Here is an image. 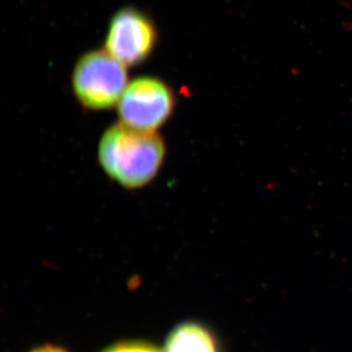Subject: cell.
<instances>
[{
  "label": "cell",
  "mask_w": 352,
  "mask_h": 352,
  "mask_svg": "<svg viewBox=\"0 0 352 352\" xmlns=\"http://www.w3.org/2000/svg\"><path fill=\"white\" fill-rule=\"evenodd\" d=\"M104 352H161L156 347L142 342H122L109 347Z\"/></svg>",
  "instance_id": "obj_6"
},
{
  "label": "cell",
  "mask_w": 352,
  "mask_h": 352,
  "mask_svg": "<svg viewBox=\"0 0 352 352\" xmlns=\"http://www.w3.org/2000/svg\"><path fill=\"white\" fill-rule=\"evenodd\" d=\"M126 67L105 50L82 55L72 74V87L78 101L94 111L117 106L129 83Z\"/></svg>",
  "instance_id": "obj_2"
},
{
  "label": "cell",
  "mask_w": 352,
  "mask_h": 352,
  "mask_svg": "<svg viewBox=\"0 0 352 352\" xmlns=\"http://www.w3.org/2000/svg\"><path fill=\"white\" fill-rule=\"evenodd\" d=\"M166 157L163 138L152 131L113 124L99 141L98 161L102 170L126 189H140L156 177Z\"/></svg>",
  "instance_id": "obj_1"
},
{
  "label": "cell",
  "mask_w": 352,
  "mask_h": 352,
  "mask_svg": "<svg viewBox=\"0 0 352 352\" xmlns=\"http://www.w3.org/2000/svg\"><path fill=\"white\" fill-rule=\"evenodd\" d=\"M164 351L219 352L212 332L196 322H185L176 326L166 338Z\"/></svg>",
  "instance_id": "obj_5"
},
{
  "label": "cell",
  "mask_w": 352,
  "mask_h": 352,
  "mask_svg": "<svg viewBox=\"0 0 352 352\" xmlns=\"http://www.w3.org/2000/svg\"><path fill=\"white\" fill-rule=\"evenodd\" d=\"M175 98L163 80L140 76L129 83L119 103L120 122L142 131L157 132L173 115Z\"/></svg>",
  "instance_id": "obj_3"
},
{
  "label": "cell",
  "mask_w": 352,
  "mask_h": 352,
  "mask_svg": "<svg viewBox=\"0 0 352 352\" xmlns=\"http://www.w3.org/2000/svg\"><path fill=\"white\" fill-rule=\"evenodd\" d=\"M31 352H67L65 351L61 347H57L54 346H50V344H46V346L38 347V349H34Z\"/></svg>",
  "instance_id": "obj_7"
},
{
  "label": "cell",
  "mask_w": 352,
  "mask_h": 352,
  "mask_svg": "<svg viewBox=\"0 0 352 352\" xmlns=\"http://www.w3.org/2000/svg\"><path fill=\"white\" fill-rule=\"evenodd\" d=\"M157 32L154 21L133 7L120 9L111 19L105 50L126 66H138L151 56Z\"/></svg>",
  "instance_id": "obj_4"
}]
</instances>
